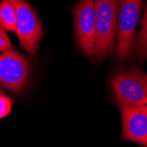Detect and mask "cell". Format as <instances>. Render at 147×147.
Returning <instances> with one entry per match:
<instances>
[{"mask_svg": "<svg viewBox=\"0 0 147 147\" xmlns=\"http://www.w3.org/2000/svg\"><path fill=\"white\" fill-rule=\"evenodd\" d=\"M16 8V34L21 46L29 55L37 52L40 42L43 37L42 25L35 10L26 0H10Z\"/></svg>", "mask_w": 147, "mask_h": 147, "instance_id": "5", "label": "cell"}, {"mask_svg": "<svg viewBox=\"0 0 147 147\" xmlns=\"http://www.w3.org/2000/svg\"><path fill=\"white\" fill-rule=\"evenodd\" d=\"M30 63L12 48L0 54V85L13 93H23L28 85Z\"/></svg>", "mask_w": 147, "mask_h": 147, "instance_id": "4", "label": "cell"}, {"mask_svg": "<svg viewBox=\"0 0 147 147\" xmlns=\"http://www.w3.org/2000/svg\"><path fill=\"white\" fill-rule=\"evenodd\" d=\"M0 26L5 30L16 33V8L10 0H1L0 1Z\"/></svg>", "mask_w": 147, "mask_h": 147, "instance_id": "8", "label": "cell"}, {"mask_svg": "<svg viewBox=\"0 0 147 147\" xmlns=\"http://www.w3.org/2000/svg\"><path fill=\"white\" fill-rule=\"evenodd\" d=\"M0 94H4V91L0 89Z\"/></svg>", "mask_w": 147, "mask_h": 147, "instance_id": "12", "label": "cell"}, {"mask_svg": "<svg viewBox=\"0 0 147 147\" xmlns=\"http://www.w3.org/2000/svg\"><path fill=\"white\" fill-rule=\"evenodd\" d=\"M77 43L92 62H94L96 13L93 0H80L73 10Z\"/></svg>", "mask_w": 147, "mask_h": 147, "instance_id": "6", "label": "cell"}, {"mask_svg": "<svg viewBox=\"0 0 147 147\" xmlns=\"http://www.w3.org/2000/svg\"><path fill=\"white\" fill-rule=\"evenodd\" d=\"M136 56L140 61L147 59V6L142 22V28L137 40Z\"/></svg>", "mask_w": 147, "mask_h": 147, "instance_id": "9", "label": "cell"}, {"mask_svg": "<svg viewBox=\"0 0 147 147\" xmlns=\"http://www.w3.org/2000/svg\"><path fill=\"white\" fill-rule=\"evenodd\" d=\"M111 88L119 108L147 105V74L137 68L118 71Z\"/></svg>", "mask_w": 147, "mask_h": 147, "instance_id": "2", "label": "cell"}, {"mask_svg": "<svg viewBox=\"0 0 147 147\" xmlns=\"http://www.w3.org/2000/svg\"><path fill=\"white\" fill-rule=\"evenodd\" d=\"M11 48V42L5 30L0 26V51H5Z\"/></svg>", "mask_w": 147, "mask_h": 147, "instance_id": "11", "label": "cell"}, {"mask_svg": "<svg viewBox=\"0 0 147 147\" xmlns=\"http://www.w3.org/2000/svg\"><path fill=\"white\" fill-rule=\"evenodd\" d=\"M96 13L94 57L103 61L114 55L115 34L117 28L118 0H93Z\"/></svg>", "mask_w": 147, "mask_h": 147, "instance_id": "1", "label": "cell"}, {"mask_svg": "<svg viewBox=\"0 0 147 147\" xmlns=\"http://www.w3.org/2000/svg\"><path fill=\"white\" fill-rule=\"evenodd\" d=\"M124 139L147 146V105L121 108Z\"/></svg>", "mask_w": 147, "mask_h": 147, "instance_id": "7", "label": "cell"}, {"mask_svg": "<svg viewBox=\"0 0 147 147\" xmlns=\"http://www.w3.org/2000/svg\"><path fill=\"white\" fill-rule=\"evenodd\" d=\"M12 100L3 94H0V119L5 117L10 114Z\"/></svg>", "mask_w": 147, "mask_h": 147, "instance_id": "10", "label": "cell"}, {"mask_svg": "<svg viewBox=\"0 0 147 147\" xmlns=\"http://www.w3.org/2000/svg\"><path fill=\"white\" fill-rule=\"evenodd\" d=\"M144 0H120L117 18V57L121 61L129 58L136 41V28Z\"/></svg>", "mask_w": 147, "mask_h": 147, "instance_id": "3", "label": "cell"}]
</instances>
